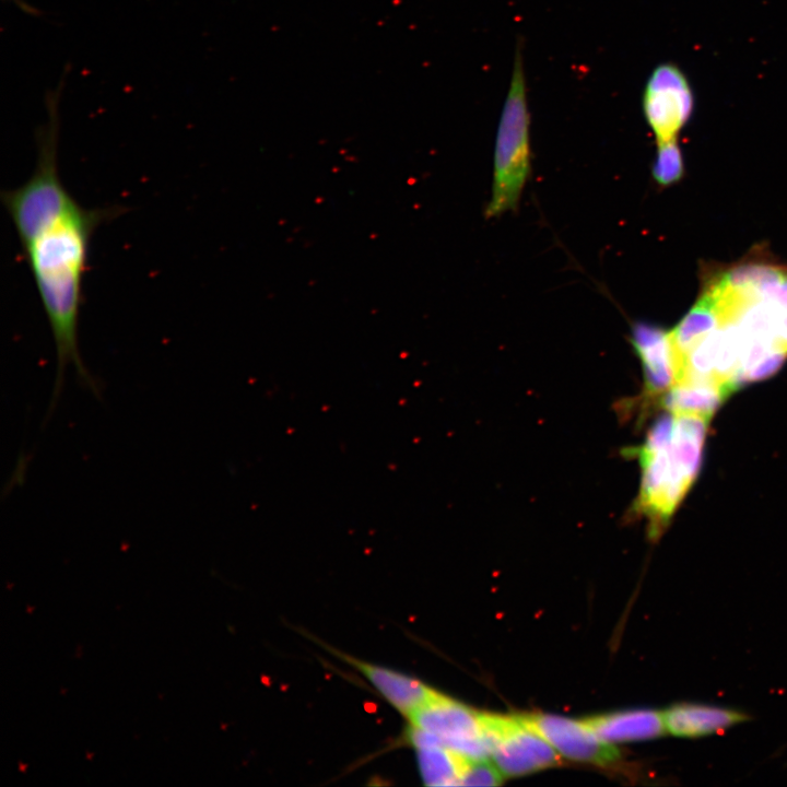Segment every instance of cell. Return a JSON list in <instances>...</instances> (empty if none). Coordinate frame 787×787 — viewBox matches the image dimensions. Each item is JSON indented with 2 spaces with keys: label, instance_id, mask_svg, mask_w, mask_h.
Masks as SVG:
<instances>
[{
  "label": "cell",
  "instance_id": "1",
  "mask_svg": "<svg viewBox=\"0 0 787 787\" xmlns=\"http://www.w3.org/2000/svg\"><path fill=\"white\" fill-rule=\"evenodd\" d=\"M738 356V387L775 374L787 359V266L751 257L707 273L690 309Z\"/></svg>",
  "mask_w": 787,
  "mask_h": 787
},
{
  "label": "cell",
  "instance_id": "2",
  "mask_svg": "<svg viewBox=\"0 0 787 787\" xmlns=\"http://www.w3.org/2000/svg\"><path fill=\"white\" fill-rule=\"evenodd\" d=\"M120 210L87 209L77 202L21 244L56 348L57 372L49 415L61 396L68 365L73 366L82 386L95 397L101 396V384L84 365L79 346L83 279L95 231Z\"/></svg>",
  "mask_w": 787,
  "mask_h": 787
},
{
  "label": "cell",
  "instance_id": "3",
  "mask_svg": "<svg viewBox=\"0 0 787 787\" xmlns=\"http://www.w3.org/2000/svg\"><path fill=\"white\" fill-rule=\"evenodd\" d=\"M708 421L668 412L635 448L642 478L634 508L647 519L654 539L662 533L698 474Z\"/></svg>",
  "mask_w": 787,
  "mask_h": 787
},
{
  "label": "cell",
  "instance_id": "4",
  "mask_svg": "<svg viewBox=\"0 0 787 787\" xmlns=\"http://www.w3.org/2000/svg\"><path fill=\"white\" fill-rule=\"evenodd\" d=\"M529 126L526 77L518 47L496 132L493 183L491 198L485 208L486 219L515 210L519 203L531 167Z\"/></svg>",
  "mask_w": 787,
  "mask_h": 787
},
{
  "label": "cell",
  "instance_id": "5",
  "mask_svg": "<svg viewBox=\"0 0 787 787\" xmlns=\"http://www.w3.org/2000/svg\"><path fill=\"white\" fill-rule=\"evenodd\" d=\"M49 106V122L38 139L33 174L20 187L1 192L2 203L21 244L78 202L59 175L57 106L54 102Z\"/></svg>",
  "mask_w": 787,
  "mask_h": 787
},
{
  "label": "cell",
  "instance_id": "6",
  "mask_svg": "<svg viewBox=\"0 0 787 787\" xmlns=\"http://www.w3.org/2000/svg\"><path fill=\"white\" fill-rule=\"evenodd\" d=\"M408 719L411 726L436 736L441 747L467 760H486L492 754L484 714L439 692Z\"/></svg>",
  "mask_w": 787,
  "mask_h": 787
},
{
  "label": "cell",
  "instance_id": "7",
  "mask_svg": "<svg viewBox=\"0 0 787 787\" xmlns=\"http://www.w3.org/2000/svg\"><path fill=\"white\" fill-rule=\"evenodd\" d=\"M692 87L685 74L673 63L657 66L643 93V113L655 134L657 146L677 142L694 106Z\"/></svg>",
  "mask_w": 787,
  "mask_h": 787
},
{
  "label": "cell",
  "instance_id": "8",
  "mask_svg": "<svg viewBox=\"0 0 787 787\" xmlns=\"http://www.w3.org/2000/svg\"><path fill=\"white\" fill-rule=\"evenodd\" d=\"M495 737L491 757L505 776H520L559 764L554 748L519 717L486 714Z\"/></svg>",
  "mask_w": 787,
  "mask_h": 787
},
{
  "label": "cell",
  "instance_id": "9",
  "mask_svg": "<svg viewBox=\"0 0 787 787\" xmlns=\"http://www.w3.org/2000/svg\"><path fill=\"white\" fill-rule=\"evenodd\" d=\"M521 718L566 759L606 766L620 757L619 750L601 740L584 720L550 714H530Z\"/></svg>",
  "mask_w": 787,
  "mask_h": 787
},
{
  "label": "cell",
  "instance_id": "10",
  "mask_svg": "<svg viewBox=\"0 0 787 787\" xmlns=\"http://www.w3.org/2000/svg\"><path fill=\"white\" fill-rule=\"evenodd\" d=\"M632 344L644 371V397L661 398L674 385L677 376L669 331L651 325L636 324L632 330Z\"/></svg>",
  "mask_w": 787,
  "mask_h": 787
},
{
  "label": "cell",
  "instance_id": "11",
  "mask_svg": "<svg viewBox=\"0 0 787 787\" xmlns=\"http://www.w3.org/2000/svg\"><path fill=\"white\" fill-rule=\"evenodd\" d=\"M373 685L400 714L409 718L436 693L422 681L404 673L339 654Z\"/></svg>",
  "mask_w": 787,
  "mask_h": 787
},
{
  "label": "cell",
  "instance_id": "12",
  "mask_svg": "<svg viewBox=\"0 0 787 787\" xmlns=\"http://www.w3.org/2000/svg\"><path fill=\"white\" fill-rule=\"evenodd\" d=\"M666 731L681 738H701L744 723L738 709L701 703H678L662 712Z\"/></svg>",
  "mask_w": 787,
  "mask_h": 787
},
{
  "label": "cell",
  "instance_id": "13",
  "mask_svg": "<svg viewBox=\"0 0 787 787\" xmlns=\"http://www.w3.org/2000/svg\"><path fill=\"white\" fill-rule=\"evenodd\" d=\"M586 725L608 743L657 738L666 733L662 712L631 709L584 719Z\"/></svg>",
  "mask_w": 787,
  "mask_h": 787
},
{
  "label": "cell",
  "instance_id": "14",
  "mask_svg": "<svg viewBox=\"0 0 787 787\" xmlns=\"http://www.w3.org/2000/svg\"><path fill=\"white\" fill-rule=\"evenodd\" d=\"M727 397L712 381L686 379L676 383L660 398V402L670 413L700 415L710 420Z\"/></svg>",
  "mask_w": 787,
  "mask_h": 787
},
{
  "label": "cell",
  "instance_id": "15",
  "mask_svg": "<svg viewBox=\"0 0 787 787\" xmlns=\"http://www.w3.org/2000/svg\"><path fill=\"white\" fill-rule=\"evenodd\" d=\"M421 778L427 786L460 785L467 759L441 747L415 749Z\"/></svg>",
  "mask_w": 787,
  "mask_h": 787
},
{
  "label": "cell",
  "instance_id": "16",
  "mask_svg": "<svg viewBox=\"0 0 787 787\" xmlns=\"http://www.w3.org/2000/svg\"><path fill=\"white\" fill-rule=\"evenodd\" d=\"M653 176L657 184L668 186L683 175V158L677 142L657 146Z\"/></svg>",
  "mask_w": 787,
  "mask_h": 787
},
{
  "label": "cell",
  "instance_id": "17",
  "mask_svg": "<svg viewBox=\"0 0 787 787\" xmlns=\"http://www.w3.org/2000/svg\"><path fill=\"white\" fill-rule=\"evenodd\" d=\"M503 774L486 760H468L461 774L460 785L496 786L501 784Z\"/></svg>",
  "mask_w": 787,
  "mask_h": 787
}]
</instances>
